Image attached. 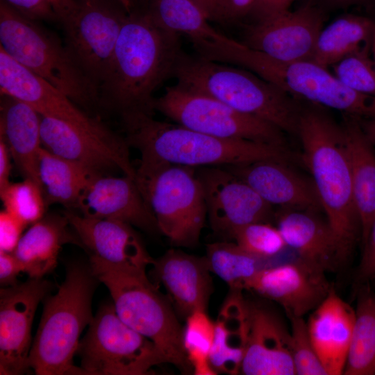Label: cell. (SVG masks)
Segmentation results:
<instances>
[{
  "label": "cell",
  "instance_id": "cell-1",
  "mask_svg": "<svg viewBox=\"0 0 375 375\" xmlns=\"http://www.w3.org/2000/svg\"><path fill=\"white\" fill-rule=\"evenodd\" d=\"M178 35L150 12L127 15L99 87V103L120 115H153V93L181 53Z\"/></svg>",
  "mask_w": 375,
  "mask_h": 375
},
{
  "label": "cell",
  "instance_id": "cell-2",
  "mask_svg": "<svg viewBox=\"0 0 375 375\" xmlns=\"http://www.w3.org/2000/svg\"><path fill=\"white\" fill-rule=\"evenodd\" d=\"M121 117L126 142L140 153L135 174H145L167 164L192 167L236 166L268 159L286 162L288 156L284 147L219 138L156 120L153 115L133 112Z\"/></svg>",
  "mask_w": 375,
  "mask_h": 375
},
{
  "label": "cell",
  "instance_id": "cell-3",
  "mask_svg": "<svg viewBox=\"0 0 375 375\" xmlns=\"http://www.w3.org/2000/svg\"><path fill=\"white\" fill-rule=\"evenodd\" d=\"M297 135L342 262L360 240L361 229L342 125L315 105L301 109Z\"/></svg>",
  "mask_w": 375,
  "mask_h": 375
},
{
  "label": "cell",
  "instance_id": "cell-4",
  "mask_svg": "<svg viewBox=\"0 0 375 375\" xmlns=\"http://www.w3.org/2000/svg\"><path fill=\"white\" fill-rule=\"evenodd\" d=\"M207 59L249 69L288 94L358 119H375V97L353 90L311 60L281 61L233 39L203 44Z\"/></svg>",
  "mask_w": 375,
  "mask_h": 375
},
{
  "label": "cell",
  "instance_id": "cell-5",
  "mask_svg": "<svg viewBox=\"0 0 375 375\" xmlns=\"http://www.w3.org/2000/svg\"><path fill=\"white\" fill-rule=\"evenodd\" d=\"M97 281L90 264L74 262L67 266L56 293L44 299L28 358L29 368L36 374H83L74 365L73 358L82 332L93 318L92 301Z\"/></svg>",
  "mask_w": 375,
  "mask_h": 375
},
{
  "label": "cell",
  "instance_id": "cell-6",
  "mask_svg": "<svg viewBox=\"0 0 375 375\" xmlns=\"http://www.w3.org/2000/svg\"><path fill=\"white\" fill-rule=\"evenodd\" d=\"M172 74L183 88L267 122L283 133H297L301 108L290 95L249 70L181 52Z\"/></svg>",
  "mask_w": 375,
  "mask_h": 375
},
{
  "label": "cell",
  "instance_id": "cell-7",
  "mask_svg": "<svg viewBox=\"0 0 375 375\" xmlns=\"http://www.w3.org/2000/svg\"><path fill=\"white\" fill-rule=\"evenodd\" d=\"M0 47L15 61L64 93L78 106L99 103L98 86L51 32L0 2Z\"/></svg>",
  "mask_w": 375,
  "mask_h": 375
},
{
  "label": "cell",
  "instance_id": "cell-8",
  "mask_svg": "<svg viewBox=\"0 0 375 375\" xmlns=\"http://www.w3.org/2000/svg\"><path fill=\"white\" fill-rule=\"evenodd\" d=\"M89 264L98 281L109 291L122 320L151 340L167 362L185 374L192 372L183 346V327L148 277L123 272L93 256Z\"/></svg>",
  "mask_w": 375,
  "mask_h": 375
},
{
  "label": "cell",
  "instance_id": "cell-9",
  "mask_svg": "<svg viewBox=\"0 0 375 375\" xmlns=\"http://www.w3.org/2000/svg\"><path fill=\"white\" fill-rule=\"evenodd\" d=\"M159 231L178 247L198 244L207 216L201 181L192 167L167 164L135 178Z\"/></svg>",
  "mask_w": 375,
  "mask_h": 375
},
{
  "label": "cell",
  "instance_id": "cell-10",
  "mask_svg": "<svg viewBox=\"0 0 375 375\" xmlns=\"http://www.w3.org/2000/svg\"><path fill=\"white\" fill-rule=\"evenodd\" d=\"M83 374L144 375L167 362L158 347L118 316L112 302L93 316L76 351Z\"/></svg>",
  "mask_w": 375,
  "mask_h": 375
},
{
  "label": "cell",
  "instance_id": "cell-11",
  "mask_svg": "<svg viewBox=\"0 0 375 375\" xmlns=\"http://www.w3.org/2000/svg\"><path fill=\"white\" fill-rule=\"evenodd\" d=\"M154 110L181 126L214 137L245 140L285 148L283 132L261 119L178 84L153 101Z\"/></svg>",
  "mask_w": 375,
  "mask_h": 375
},
{
  "label": "cell",
  "instance_id": "cell-12",
  "mask_svg": "<svg viewBox=\"0 0 375 375\" xmlns=\"http://www.w3.org/2000/svg\"><path fill=\"white\" fill-rule=\"evenodd\" d=\"M126 16L106 1L80 0L60 20L65 33L66 47L98 88Z\"/></svg>",
  "mask_w": 375,
  "mask_h": 375
},
{
  "label": "cell",
  "instance_id": "cell-13",
  "mask_svg": "<svg viewBox=\"0 0 375 375\" xmlns=\"http://www.w3.org/2000/svg\"><path fill=\"white\" fill-rule=\"evenodd\" d=\"M42 147L77 162L96 174L118 169L135 178L136 169L130 158L129 146L105 125L89 128L41 116Z\"/></svg>",
  "mask_w": 375,
  "mask_h": 375
},
{
  "label": "cell",
  "instance_id": "cell-14",
  "mask_svg": "<svg viewBox=\"0 0 375 375\" xmlns=\"http://www.w3.org/2000/svg\"><path fill=\"white\" fill-rule=\"evenodd\" d=\"M53 284L44 279L26 281L0 290V374H22L29 369L31 328L39 303Z\"/></svg>",
  "mask_w": 375,
  "mask_h": 375
},
{
  "label": "cell",
  "instance_id": "cell-15",
  "mask_svg": "<svg viewBox=\"0 0 375 375\" xmlns=\"http://www.w3.org/2000/svg\"><path fill=\"white\" fill-rule=\"evenodd\" d=\"M197 176L211 228L219 235L232 238L239 228L272 215V206L228 169L203 168Z\"/></svg>",
  "mask_w": 375,
  "mask_h": 375
},
{
  "label": "cell",
  "instance_id": "cell-16",
  "mask_svg": "<svg viewBox=\"0 0 375 375\" xmlns=\"http://www.w3.org/2000/svg\"><path fill=\"white\" fill-rule=\"evenodd\" d=\"M323 22L322 11L307 3L256 22L247 30L242 43L281 61L310 60Z\"/></svg>",
  "mask_w": 375,
  "mask_h": 375
},
{
  "label": "cell",
  "instance_id": "cell-17",
  "mask_svg": "<svg viewBox=\"0 0 375 375\" xmlns=\"http://www.w3.org/2000/svg\"><path fill=\"white\" fill-rule=\"evenodd\" d=\"M322 269L298 258L260 269L244 289L280 304L288 317H303L317 307L331 288Z\"/></svg>",
  "mask_w": 375,
  "mask_h": 375
},
{
  "label": "cell",
  "instance_id": "cell-18",
  "mask_svg": "<svg viewBox=\"0 0 375 375\" xmlns=\"http://www.w3.org/2000/svg\"><path fill=\"white\" fill-rule=\"evenodd\" d=\"M81 247L110 267L148 277L146 268L154 260L132 226L117 220L93 218L72 210L65 212Z\"/></svg>",
  "mask_w": 375,
  "mask_h": 375
},
{
  "label": "cell",
  "instance_id": "cell-19",
  "mask_svg": "<svg viewBox=\"0 0 375 375\" xmlns=\"http://www.w3.org/2000/svg\"><path fill=\"white\" fill-rule=\"evenodd\" d=\"M77 209L86 217L123 222L151 233L160 232L135 178L126 175H94L85 187Z\"/></svg>",
  "mask_w": 375,
  "mask_h": 375
},
{
  "label": "cell",
  "instance_id": "cell-20",
  "mask_svg": "<svg viewBox=\"0 0 375 375\" xmlns=\"http://www.w3.org/2000/svg\"><path fill=\"white\" fill-rule=\"evenodd\" d=\"M0 90L1 95L28 103L42 117L89 128L104 126L64 93L15 61L1 47Z\"/></svg>",
  "mask_w": 375,
  "mask_h": 375
},
{
  "label": "cell",
  "instance_id": "cell-21",
  "mask_svg": "<svg viewBox=\"0 0 375 375\" xmlns=\"http://www.w3.org/2000/svg\"><path fill=\"white\" fill-rule=\"evenodd\" d=\"M226 169L249 185L265 201L283 210L319 213L322 206L312 179L289 168L285 161L262 160L227 166Z\"/></svg>",
  "mask_w": 375,
  "mask_h": 375
},
{
  "label": "cell",
  "instance_id": "cell-22",
  "mask_svg": "<svg viewBox=\"0 0 375 375\" xmlns=\"http://www.w3.org/2000/svg\"><path fill=\"white\" fill-rule=\"evenodd\" d=\"M250 324L241 371L246 375L295 374L290 330L272 310L249 304Z\"/></svg>",
  "mask_w": 375,
  "mask_h": 375
},
{
  "label": "cell",
  "instance_id": "cell-23",
  "mask_svg": "<svg viewBox=\"0 0 375 375\" xmlns=\"http://www.w3.org/2000/svg\"><path fill=\"white\" fill-rule=\"evenodd\" d=\"M157 279L164 285L178 312L187 317L206 311L212 292V272L206 256L168 250L153 263Z\"/></svg>",
  "mask_w": 375,
  "mask_h": 375
},
{
  "label": "cell",
  "instance_id": "cell-24",
  "mask_svg": "<svg viewBox=\"0 0 375 375\" xmlns=\"http://www.w3.org/2000/svg\"><path fill=\"white\" fill-rule=\"evenodd\" d=\"M355 320V309L331 288L312 312L308 333L328 375L343 374Z\"/></svg>",
  "mask_w": 375,
  "mask_h": 375
},
{
  "label": "cell",
  "instance_id": "cell-25",
  "mask_svg": "<svg viewBox=\"0 0 375 375\" xmlns=\"http://www.w3.org/2000/svg\"><path fill=\"white\" fill-rule=\"evenodd\" d=\"M276 226L287 247L294 250L299 259L325 272L341 263L335 234L326 219L320 218L317 212L283 210Z\"/></svg>",
  "mask_w": 375,
  "mask_h": 375
},
{
  "label": "cell",
  "instance_id": "cell-26",
  "mask_svg": "<svg viewBox=\"0 0 375 375\" xmlns=\"http://www.w3.org/2000/svg\"><path fill=\"white\" fill-rule=\"evenodd\" d=\"M0 138L24 178L40 185L38 162L41 149V115L28 103L1 95Z\"/></svg>",
  "mask_w": 375,
  "mask_h": 375
},
{
  "label": "cell",
  "instance_id": "cell-27",
  "mask_svg": "<svg viewBox=\"0 0 375 375\" xmlns=\"http://www.w3.org/2000/svg\"><path fill=\"white\" fill-rule=\"evenodd\" d=\"M348 153L353 197L359 217L362 244L375 218V147L357 117L344 115L342 123Z\"/></svg>",
  "mask_w": 375,
  "mask_h": 375
},
{
  "label": "cell",
  "instance_id": "cell-28",
  "mask_svg": "<svg viewBox=\"0 0 375 375\" xmlns=\"http://www.w3.org/2000/svg\"><path fill=\"white\" fill-rule=\"evenodd\" d=\"M65 214L45 215L23 233L12 253L20 262L23 272L29 278H41L56 267L62 246L79 244L76 235L69 231Z\"/></svg>",
  "mask_w": 375,
  "mask_h": 375
},
{
  "label": "cell",
  "instance_id": "cell-29",
  "mask_svg": "<svg viewBox=\"0 0 375 375\" xmlns=\"http://www.w3.org/2000/svg\"><path fill=\"white\" fill-rule=\"evenodd\" d=\"M249 324V303L244 299L242 291H231L215 321L210 360L217 372L230 375L240 372Z\"/></svg>",
  "mask_w": 375,
  "mask_h": 375
},
{
  "label": "cell",
  "instance_id": "cell-30",
  "mask_svg": "<svg viewBox=\"0 0 375 375\" xmlns=\"http://www.w3.org/2000/svg\"><path fill=\"white\" fill-rule=\"evenodd\" d=\"M375 38V23L351 14L340 16L321 30L311 60L325 67L333 66L347 56L369 50Z\"/></svg>",
  "mask_w": 375,
  "mask_h": 375
},
{
  "label": "cell",
  "instance_id": "cell-31",
  "mask_svg": "<svg viewBox=\"0 0 375 375\" xmlns=\"http://www.w3.org/2000/svg\"><path fill=\"white\" fill-rule=\"evenodd\" d=\"M38 171L47 206L58 203L68 209H77L90 179L101 174L43 147L40 153Z\"/></svg>",
  "mask_w": 375,
  "mask_h": 375
},
{
  "label": "cell",
  "instance_id": "cell-32",
  "mask_svg": "<svg viewBox=\"0 0 375 375\" xmlns=\"http://www.w3.org/2000/svg\"><path fill=\"white\" fill-rule=\"evenodd\" d=\"M343 374H375V295L366 288L358 294Z\"/></svg>",
  "mask_w": 375,
  "mask_h": 375
},
{
  "label": "cell",
  "instance_id": "cell-33",
  "mask_svg": "<svg viewBox=\"0 0 375 375\" xmlns=\"http://www.w3.org/2000/svg\"><path fill=\"white\" fill-rule=\"evenodd\" d=\"M150 12L162 26L187 35L192 42L228 38L209 24L206 14L192 0H153Z\"/></svg>",
  "mask_w": 375,
  "mask_h": 375
},
{
  "label": "cell",
  "instance_id": "cell-34",
  "mask_svg": "<svg viewBox=\"0 0 375 375\" xmlns=\"http://www.w3.org/2000/svg\"><path fill=\"white\" fill-rule=\"evenodd\" d=\"M206 258L211 272L229 286L242 291L245 283L260 269L271 265L269 260L254 256L236 243L218 242L207 246Z\"/></svg>",
  "mask_w": 375,
  "mask_h": 375
},
{
  "label": "cell",
  "instance_id": "cell-35",
  "mask_svg": "<svg viewBox=\"0 0 375 375\" xmlns=\"http://www.w3.org/2000/svg\"><path fill=\"white\" fill-rule=\"evenodd\" d=\"M185 319L183 342L193 374H217L210 360L215 336V322L208 316L206 311L203 310L195 311Z\"/></svg>",
  "mask_w": 375,
  "mask_h": 375
},
{
  "label": "cell",
  "instance_id": "cell-36",
  "mask_svg": "<svg viewBox=\"0 0 375 375\" xmlns=\"http://www.w3.org/2000/svg\"><path fill=\"white\" fill-rule=\"evenodd\" d=\"M0 197L4 210L26 226L35 223L45 215L47 204L41 187L32 179L11 182L0 192Z\"/></svg>",
  "mask_w": 375,
  "mask_h": 375
},
{
  "label": "cell",
  "instance_id": "cell-37",
  "mask_svg": "<svg viewBox=\"0 0 375 375\" xmlns=\"http://www.w3.org/2000/svg\"><path fill=\"white\" fill-rule=\"evenodd\" d=\"M232 238L247 253L267 260L277 256L287 247L278 227L267 222L246 225L237 230Z\"/></svg>",
  "mask_w": 375,
  "mask_h": 375
},
{
  "label": "cell",
  "instance_id": "cell-38",
  "mask_svg": "<svg viewBox=\"0 0 375 375\" xmlns=\"http://www.w3.org/2000/svg\"><path fill=\"white\" fill-rule=\"evenodd\" d=\"M290 347L295 374L328 375L312 343L307 322L302 317H290Z\"/></svg>",
  "mask_w": 375,
  "mask_h": 375
},
{
  "label": "cell",
  "instance_id": "cell-39",
  "mask_svg": "<svg viewBox=\"0 0 375 375\" xmlns=\"http://www.w3.org/2000/svg\"><path fill=\"white\" fill-rule=\"evenodd\" d=\"M369 50L353 53L333 67V74L347 86L358 92L375 97V65Z\"/></svg>",
  "mask_w": 375,
  "mask_h": 375
},
{
  "label": "cell",
  "instance_id": "cell-40",
  "mask_svg": "<svg viewBox=\"0 0 375 375\" xmlns=\"http://www.w3.org/2000/svg\"><path fill=\"white\" fill-rule=\"evenodd\" d=\"M26 226L12 214L3 210L0 212V251L12 253Z\"/></svg>",
  "mask_w": 375,
  "mask_h": 375
},
{
  "label": "cell",
  "instance_id": "cell-41",
  "mask_svg": "<svg viewBox=\"0 0 375 375\" xmlns=\"http://www.w3.org/2000/svg\"><path fill=\"white\" fill-rule=\"evenodd\" d=\"M10 6L31 19H58L53 0H3Z\"/></svg>",
  "mask_w": 375,
  "mask_h": 375
},
{
  "label": "cell",
  "instance_id": "cell-42",
  "mask_svg": "<svg viewBox=\"0 0 375 375\" xmlns=\"http://www.w3.org/2000/svg\"><path fill=\"white\" fill-rule=\"evenodd\" d=\"M362 244L363 251L358 269L357 279L360 282H367L375 278V218Z\"/></svg>",
  "mask_w": 375,
  "mask_h": 375
},
{
  "label": "cell",
  "instance_id": "cell-43",
  "mask_svg": "<svg viewBox=\"0 0 375 375\" xmlns=\"http://www.w3.org/2000/svg\"><path fill=\"white\" fill-rule=\"evenodd\" d=\"M22 267L12 253L0 251V283L3 287L16 285Z\"/></svg>",
  "mask_w": 375,
  "mask_h": 375
},
{
  "label": "cell",
  "instance_id": "cell-44",
  "mask_svg": "<svg viewBox=\"0 0 375 375\" xmlns=\"http://www.w3.org/2000/svg\"><path fill=\"white\" fill-rule=\"evenodd\" d=\"M294 0H257L251 14L256 22L279 15L289 10Z\"/></svg>",
  "mask_w": 375,
  "mask_h": 375
},
{
  "label": "cell",
  "instance_id": "cell-45",
  "mask_svg": "<svg viewBox=\"0 0 375 375\" xmlns=\"http://www.w3.org/2000/svg\"><path fill=\"white\" fill-rule=\"evenodd\" d=\"M257 0H224L226 20L251 14Z\"/></svg>",
  "mask_w": 375,
  "mask_h": 375
},
{
  "label": "cell",
  "instance_id": "cell-46",
  "mask_svg": "<svg viewBox=\"0 0 375 375\" xmlns=\"http://www.w3.org/2000/svg\"><path fill=\"white\" fill-rule=\"evenodd\" d=\"M206 14L209 20H226L224 0H192Z\"/></svg>",
  "mask_w": 375,
  "mask_h": 375
},
{
  "label": "cell",
  "instance_id": "cell-47",
  "mask_svg": "<svg viewBox=\"0 0 375 375\" xmlns=\"http://www.w3.org/2000/svg\"><path fill=\"white\" fill-rule=\"evenodd\" d=\"M11 158L5 141L0 138V192H2L11 183L10 181Z\"/></svg>",
  "mask_w": 375,
  "mask_h": 375
},
{
  "label": "cell",
  "instance_id": "cell-48",
  "mask_svg": "<svg viewBox=\"0 0 375 375\" xmlns=\"http://www.w3.org/2000/svg\"><path fill=\"white\" fill-rule=\"evenodd\" d=\"M53 2L58 19L60 20L73 10L77 1L75 0H53Z\"/></svg>",
  "mask_w": 375,
  "mask_h": 375
},
{
  "label": "cell",
  "instance_id": "cell-49",
  "mask_svg": "<svg viewBox=\"0 0 375 375\" xmlns=\"http://www.w3.org/2000/svg\"><path fill=\"white\" fill-rule=\"evenodd\" d=\"M358 119L365 135L375 147V119Z\"/></svg>",
  "mask_w": 375,
  "mask_h": 375
},
{
  "label": "cell",
  "instance_id": "cell-50",
  "mask_svg": "<svg viewBox=\"0 0 375 375\" xmlns=\"http://www.w3.org/2000/svg\"><path fill=\"white\" fill-rule=\"evenodd\" d=\"M328 3L334 6H347L367 2L370 0H325Z\"/></svg>",
  "mask_w": 375,
  "mask_h": 375
},
{
  "label": "cell",
  "instance_id": "cell-51",
  "mask_svg": "<svg viewBox=\"0 0 375 375\" xmlns=\"http://www.w3.org/2000/svg\"><path fill=\"white\" fill-rule=\"evenodd\" d=\"M122 5L128 11L130 3L128 0H119Z\"/></svg>",
  "mask_w": 375,
  "mask_h": 375
}]
</instances>
